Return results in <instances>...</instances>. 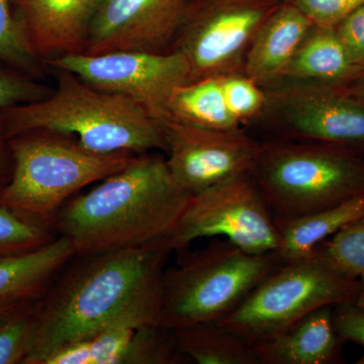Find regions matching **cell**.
<instances>
[{"instance_id":"4","label":"cell","mask_w":364,"mask_h":364,"mask_svg":"<svg viewBox=\"0 0 364 364\" xmlns=\"http://www.w3.org/2000/svg\"><path fill=\"white\" fill-rule=\"evenodd\" d=\"M11 172L0 191V205L52 229L60 208L93 182L128 166L139 154H102L75 136L33 131L9 139Z\"/></svg>"},{"instance_id":"8","label":"cell","mask_w":364,"mask_h":364,"mask_svg":"<svg viewBox=\"0 0 364 364\" xmlns=\"http://www.w3.org/2000/svg\"><path fill=\"white\" fill-rule=\"evenodd\" d=\"M282 0H191L172 51L191 67V82L244 73L261 26Z\"/></svg>"},{"instance_id":"18","label":"cell","mask_w":364,"mask_h":364,"mask_svg":"<svg viewBox=\"0 0 364 364\" xmlns=\"http://www.w3.org/2000/svg\"><path fill=\"white\" fill-rule=\"evenodd\" d=\"M361 70L352 61L335 28L313 26L294 53L279 85L303 83L342 88Z\"/></svg>"},{"instance_id":"33","label":"cell","mask_w":364,"mask_h":364,"mask_svg":"<svg viewBox=\"0 0 364 364\" xmlns=\"http://www.w3.org/2000/svg\"><path fill=\"white\" fill-rule=\"evenodd\" d=\"M342 90L353 97L364 100V68Z\"/></svg>"},{"instance_id":"1","label":"cell","mask_w":364,"mask_h":364,"mask_svg":"<svg viewBox=\"0 0 364 364\" xmlns=\"http://www.w3.org/2000/svg\"><path fill=\"white\" fill-rule=\"evenodd\" d=\"M168 239L85 256L58 275L36 304L35 328L23 364L119 326H158Z\"/></svg>"},{"instance_id":"30","label":"cell","mask_w":364,"mask_h":364,"mask_svg":"<svg viewBox=\"0 0 364 364\" xmlns=\"http://www.w3.org/2000/svg\"><path fill=\"white\" fill-rule=\"evenodd\" d=\"M340 41L356 65L364 68V4L335 28Z\"/></svg>"},{"instance_id":"15","label":"cell","mask_w":364,"mask_h":364,"mask_svg":"<svg viewBox=\"0 0 364 364\" xmlns=\"http://www.w3.org/2000/svg\"><path fill=\"white\" fill-rule=\"evenodd\" d=\"M313 26L291 0L280 2L254 38L244 64V74L264 90L279 85L294 53Z\"/></svg>"},{"instance_id":"6","label":"cell","mask_w":364,"mask_h":364,"mask_svg":"<svg viewBox=\"0 0 364 364\" xmlns=\"http://www.w3.org/2000/svg\"><path fill=\"white\" fill-rule=\"evenodd\" d=\"M279 264L274 253L251 254L226 240H213L165 269L158 326L171 330L219 322Z\"/></svg>"},{"instance_id":"27","label":"cell","mask_w":364,"mask_h":364,"mask_svg":"<svg viewBox=\"0 0 364 364\" xmlns=\"http://www.w3.org/2000/svg\"><path fill=\"white\" fill-rule=\"evenodd\" d=\"M228 109L239 124H245L262 116L267 107V90L244 73L219 76Z\"/></svg>"},{"instance_id":"10","label":"cell","mask_w":364,"mask_h":364,"mask_svg":"<svg viewBox=\"0 0 364 364\" xmlns=\"http://www.w3.org/2000/svg\"><path fill=\"white\" fill-rule=\"evenodd\" d=\"M46 65L75 74L88 85L130 98L155 121L167 117L174 92L191 82V67L178 51H119L62 55Z\"/></svg>"},{"instance_id":"7","label":"cell","mask_w":364,"mask_h":364,"mask_svg":"<svg viewBox=\"0 0 364 364\" xmlns=\"http://www.w3.org/2000/svg\"><path fill=\"white\" fill-rule=\"evenodd\" d=\"M359 280L347 279L317 256L279 263L219 321L251 344L286 331L322 306L355 303Z\"/></svg>"},{"instance_id":"17","label":"cell","mask_w":364,"mask_h":364,"mask_svg":"<svg viewBox=\"0 0 364 364\" xmlns=\"http://www.w3.org/2000/svg\"><path fill=\"white\" fill-rule=\"evenodd\" d=\"M74 256L61 236L26 252L0 256V306L39 299Z\"/></svg>"},{"instance_id":"23","label":"cell","mask_w":364,"mask_h":364,"mask_svg":"<svg viewBox=\"0 0 364 364\" xmlns=\"http://www.w3.org/2000/svg\"><path fill=\"white\" fill-rule=\"evenodd\" d=\"M314 255L349 279L364 280V217L321 242Z\"/></svg>"},{"instance_id":"31","label":"cell","mask_w":364,"mask_h":364,"mask_svg":"<svg viewBox=\"0 0 364 364\" xmlns=\"http://www.w3.org/2000/svg\"><path fill=\"white\" fill-rule=\"evenodd\" d=\"M335 329L345 342L364 348V309L356 304H345L335 306L333 311Z\"/></svg>"},{"instance_id":"29","label":"cell","mask_w":364,"mask_h":364,"mask_svg":"<svg viewBox=\"0 0 364 364\" xmlns=\"http://www.w3.org/2000/svg\"><path fill=\"white\" fill-rule=\"evenodd\" d=\"M314 26L336 28L346 16L364 4V0H291Z\"/></svg>"},{"instance_id":"2","label":"cell","mask_w":364,"mask_h":364,"mask_svg":"<svg viewBox=\"0 0 364 364\" xmlns=\"http://www.w3.org/2000/svg\"><path fill=\"white\" fill-rule=\"evenodd\" d=\"M191 198L166 158L144 153L97 188L70 198L52 229L81 257L138 247L169 239Z\"/></svg>"},{"instance_id":"21","label":"cell","mask_w":364,"mask_h":364,"mask_svg":"<svg viewBox=\"0 0 364 364\" xmlns=\"http://www.w3.org/2000/svg\"><path fill=\"white\" fill-rule=\"evenodd\" d=\"M181 123L217 131H234L241 124L228 109L220 77H207L181 86L168 105V114Z\"/></svg>"},{"instance_id":"14","label":"cell","mask_w":364,"mask_h":364,"mask_svg":"<svg viewBox=\"0 0 364 364\" xmlns=\"http://www.w3.org/2000/svg\"><path fill=\"white\" fill-rule=\"evenodd\" d=\"M26 46L38 59L83 53L102 0H14Z\"/></svg>"},{"instance_id":"19","label":"cell","mask_w":364,"mask_h":364,"mask_svg":"<svg viewBox=\"0 0 364 364\" xmlns=\"http://www.w3.org/2000/svg\"><path fill=\"white\" fill-rule=\"evenodd\" d=\"M363 217L364 193L335 207L287 221H277L280 242L275 256L279 263L310 257L321 242Z\"/></svg>"},{"instance_id":"22","label":"cell","mask_w":364,"mask_h":364,"mask_svg":"<svg viewBox=\"0 0 364 364\" xmlns=\"http://www.w3.org/2000/svg\"><path fill=\"white\" fill-rule=\"evenodd\" d=\"M140 328L119 326L72 342L42 364H136Z\"/></svg>"},{"instance_id":"34","label":"cell","mask_w":364,"mask_h":364,"mask_svg":"<svg viewBox=\"0 0 364 364\" xmlns=\"http://www.w3.org/2000/svg\"><path fill=\"white\" fill-rule=\"evenodd\" d=\"M354 304L364 309V280L361 282L360 291H359L358 299H356L355 303Z\"/></svg>"},{"instance_id":"11","label":"cell","mask_w":364,"mask_h":364,"mask_svg":"<svg viewBox=\"0 0 364 364\" xmlns=\"http://www.w3.org/2000/svg\"><path fill=\"white\" fill-rule=\"evenodd\" d=\"M262 116L277 139L335 146L364 156V100L329 86L282 83L267 88Z\"/></svg>"},{"instance_id":"35","label":"cell","mask_w":364,"mask_h":364,"mask_svg":"<svg viewBox=\"0 0 364 364\" xmlns=\"http://www.w3.org/2000/svg\"><path fill=\"white\" fill-rule=\"evenodd\" d=\"M18 305H20V304H14V305H7V306H0V318L4 317V315H6V314L9 313V311L13 310L14 306H16Z\"/></svg>"},{"instance_id":"9","label":"cell","mask_w":364,"mask_h":364,"mask_svg":"<svg viewBox=\"0 0 364 364\" xmlns=\"http://www.w3.org/2000/svg\"><path fill=\"white\" fill-rule=\"evenodd\" d=\"M218 237L251 254L274 253L279 248L277 221L251 173L191 196L168 242L172 251H181L198 239Z\"/></svg>"},{"instance_id":"26","label":"cell","mask_w":364,"mask_h":364,"mask_svg":"<svg viewBox=\"0 0 364 364\" xmlns=\"http://www.w3.org/2000/svg\"><path fill=\"white\" fill-rule=\"evenodd\" d=\"M0 63L14 67L35 77L42 76L40 60L28 49L11 6V0H0Z\"/></svg>"},{"instance_id":"20","label":"cell","mask_w":364,"mask_h":364,"mask_svg":"<svg viewBox=\"0 0 364 364\" xmlns=\"http://www.w3.org/2000/svg\"><path fill=\"white\" fill-rule=\"evenodd\" d=\"M179 350L198 364H259L252 344L217 322L171 330Z\"/></svg>"},{"instance_id":"5","label":"cell","mask_w":364,"mask_h":364,"mask_svg":"<svg viewBox=\"0 0 364 364\" xmlns=\"http://www.w3.org/2000/svg\"><path fill=\"white\" fill-rule=\"evenodd\" d=\"M251 176L275 221L335 207L364 193V156L306 141L262 143Z\"/></svg>"},{"instance_id":"3","label":"cell","mask_w":364,"mask_h":364,"mask_svg":"<svg viewBox=\"0 0 364 364\" xmlns=\"http://www.w3.org/2000/svg\"><path fill=\"white\" fill-rule=\"evenodd\" d=\"M55 74L56 88L49 95L0 111L7 139L49 131L75 136L86 149L102 154L165 151L157 122L141 105L63 69Z\"/></svg>"},{"instance_id":"36","label":"cell","mask_w":364,"mask_h":364,"mask_svg":"<svg viewBox=\"0 0 364 364\" xmlns=\"http://www.w3.org/2000/svg\"><path fill=\"white\" fill-rule=\"evenodd\" d=\"M282 1H284V0H282Z\"/></svg>"},{"instance_id":"16","label":"cell","mask_w":364,"mask_h":364,"mask_svg":"<svg viewBox=\"0 0 364 364\" xmlns=\"http://www.w3.org/2000/svg\"><path fill=\"white\" fill-rule=\"evenodd\" d=\"M327 306L313 311L286 331L252 344L259 364H334L341 360L344 340Z\"/></svg>"},{"instance_id":"24","label":"cell","mask_w":364,"mask_h":364,"mask_svg":"<svg viewBox=\"0 0 364 364\" xmlns=\"http://www.w3.org/2000/svg\"><path fill=\"white\" fill-rule=\"evenodd\" d=\"M35 301L14 306L0 318V364H23L35 328Z\"/></svg>"},{"instance_id":"28","label":"cell","mask_w":364,"mask_h":364,"mask_svg":"<svg viewBox=\"0 0 364 364\" xmlns=\"http://www.w3.org/2000/svg\"><path fill=\"white\" fill-rule=\"evenodd\" d=\"M51 91L40 78L0 63V111L42 100Z\"/></svg>"},{"instance_id":"12","label":"cell","mask_w":364,"mask_h":364,"mask_svg":"<svg viewBox=\"0 0 364 364\" xmlns=\"http://www.w3.org/2000/svg\"><path fill=\"white\" fill-rule=\"evenodd\" d=\"M156 122L164 140L170 172L191 196L251 173L262 146L242 129L210 130L169 116Z\"/></svg>"},{"instance_id":"32","label":"cell","mask_w":364,"mask_h":364,"mask_svg":"<svg viewBox=\"0 0 364 364\" xmlns=\"http://www.w3.org/2000/svg\"><path fill=\"white\" fill-rule=\"evenodd\" d=\"M11 158V150H9V139L4 132V124H2L1 117H0V191L6 186L11 176V169L9 168V160Z\"/></svg>"},{"instance_id":"13","label":"cell","mask_w":364,"mask_h":364,"mask_svg":"<svg viewBox=\"0 0 364 364\" xmlns=\"http://www.w3.org/2000/svg\"><path fill=\"white\" fill-rule=\"evenodd\" d=\"M191 2L102 0L83 53L171 52Z\"/></svg>"},{"instance_id":"25","label":"cell","mask_w":364,"mask_h":364,"mask_svg":"<svg viewBox=\"0 0 364 364\" xmlns=\"http://www.w3.org/2000/svg\"><path fill=\"white\" fill-rule=\"evenodd\" d=\"M55 237L51 228L0 205V256L33 250Z\"/></svg>"}]
</instances>
